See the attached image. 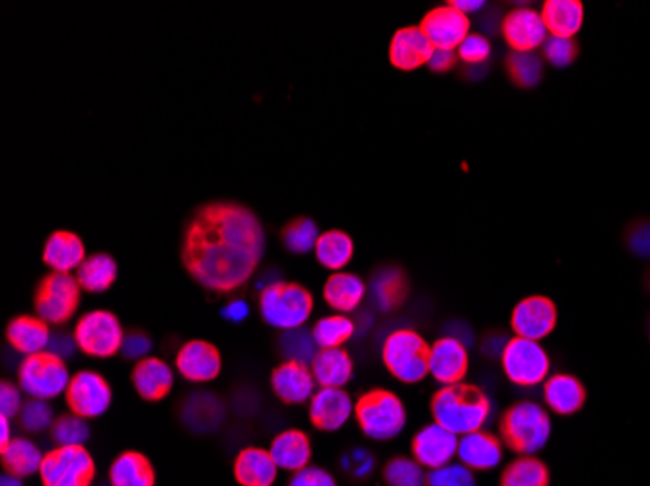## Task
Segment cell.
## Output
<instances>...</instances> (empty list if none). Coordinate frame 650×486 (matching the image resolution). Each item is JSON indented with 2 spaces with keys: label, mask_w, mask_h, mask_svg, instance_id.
Segmentation results:
<instances>
[{
  "label": "cell",
  "mask_w": 650,
  "mask_h": 486,
  "mask_svg": "<svg viewBox=\"0 0 650 486\" xmlns=\"http://www.w3.org/2000/svg\"><path fill=\"white\" fill-rule=\"evenodd\" d=\"M265 253V230L250 208L217 201L197 210L183 242V265L203 289L230 294L252 279Z\"/></svg>",
  "instance_id": "1"
},
{
  "label": "cell",
  "mask_w": 650,
  "mask_h": 486,
  "mask_svg": "<svg viewBox=\"0 0 650 486\" xmlns=\"http://www.w3.org/2000/svg\"><path fill=\"white\" fill-rule=\"evenodd\" d=\"M434 423L441 424L456 436L481 430L491 416L489 397L468 384L444 386L433 397Z\"/></svg>",
  "instance_id": "2"
},
{
  "label": "cell",
  "mask_w": 650,
  "mask_h": 486,
  "mask_svg": "<svg viewBox=\"0 0 650 486\" xmlns=\"http://www.w3.org/2000/svg\"><path fill=\"white\" fill-rule=\"evenodd\" d=\"M501 434L510 450L520 455H533L550 441V414L533 401L516 403L503 416Z\"/></svg>",
  "instance_id": "3"
},
{
  "label": "cell",
  "mask_w": 650,
  "mask_h": 486,
  "mask_svg": "<svg viewBox=\"0 0 650 486\" xmlns=\"http://www.w3.org/2000/svg\"><path fill=\"white\" fill-rule=\"evenodd\" d=\"M260 309L267 324L280 329H300L306 324L308 317L314 309V297L304 287L285 280H275L269 287L262 290Z\"/></svg>",
  "instance_id": "4"
},
{
  "label": "cell",
  "mask_w": 650,
  "mask_h": 486,
  "mask_svg": "<svg viewBox=\"0 0 650 486\" xmlns=\"http://www.w3.org/2000/svg\"><path fill=\"white\" fill-rule=\"evenodd\" d=\"M357 421L371 440L388 441L404 433L407 424L406 406L396 393L386 389L369 391L357 401Z\"/></svg>",
  "instance_id": "5"
},
{
  "label": "cell",
  "mask_w": 650,
  "mask_h": 486,
  "mask_svg": "<svg viewBox=\"0 0 650 486\" xmlns=\"http://www.w3.org/2000/svg\"><path fill=\"white\" fill-rule=\"evenodd\" d=\"M429 352L431 347L421 335L398 329L384 342L382 359L394 378L404 384H419L429 374Z\"/></svg>",
  "instance_id": "6"
},
{
  "label": "cell",
  "mask_w": 650,
  "mask_h": 486,
  "mask_svg": "<svg viewBox=\"0 0 650 486\" xmlns=\"http://www.w3.org/2000/svg\"><path fill=\"white\" fill-rule=\"evenodd\" d=\"M19 381L20 389L32 399L49 401L67 393L71 376L63 359L46 351L24 359L20 364Z\"/></svg>",
  "instance_id": "7"
},
{
  "label": "cell",
  "mask_w": 650,
  "mask_h": 486,
  "mask_svg": "<svg viewBox=\"0 0 650 486\" xmlns=\"http://www.w3.org/2000/svg\"><path fill=\"white\" fill-rule=\"evenodd\" d=\"M94 475L96 465L84 446H57L39 469L44 486H91Z\"/></svg>",
  "instance_id": "8"
},
{
  "label": "cell",
  "mask_w": 650,
  "mask_h": 486,
  "mask_svg": "<svg viewBox=\"0 0 650 486\" xmlns=\"http://www.w3.org/2000/svg\"><path fill=\"white\" fill-rule=\"evenodd\" d=\"M506 378L520 388H533L550 376L551 362L542 344L515 337L506 344L501 356Z\"/></svg>",
  "instance_id": "9"
},
{
  "label": "cell",
  "mask_w": 650,
  "mask_h": 486,
  "mask_svg": "<svg viewBox=\"0 0 650 486\" xmlns=\"http://www.w3.org/2000/svg\"><path fill=\"white\" fill-rule=\"evenodd\" d=\"M74 341L84 354L94 359H109L118 354L125 341L118 317L111 312H91L74 327Z\"/></svg>",
  "instance_id": "10"
},
{
  "label": "cell",
  "mask_w": 650,
  "mask_h": 486,
  "mask_svg": "<svg viewBox=\"0 0 650 486\" xmlns=\"http://www.w3.org/2000/svg\"><path fill=\"white\" fill-rule=\"evenodd\" d=\"M81 304V284L73 275L51 272L41 280L36 294L37 317L46 324H67Z\"/></svg>",
  "instance_id": "11"
},
{
  "label": "cell",
  "mask_w": 650,
  "mask_h": 486,
  "mask_svg": "<svg viewBox=\"0 0 650 486\" xmlns=\"http://www.w3.org/2000/svg\"><path fill=\"white\" fill-rule=\"evenodd\" d=\"M64 397L76 416L98 418L101 414L108 413L113 393L108 381L101 378L100 374L84 369L71 378Z\"/></svg>",
  "instance_id": "12"
},
{
  "label": "cell",
  "mask_w": 650,
  "mask_h": 486,
  "mask_svg": "<svg viewBox=\"0 0 650 486\" xmlns=\"http://www.w3.org/2000/svg\"><path fill=\"white\" fill-rule=\"evenodd\" d=\"M503 37L513 53H535L547 41L550 32L545 27L542 12L520 7L506 14L503 20Z\"/></svg>",
  "instance_id": "13"
},
{
  "label": "cell",
  "mask_w": 650,
  "mask_h": 486,
  "mask_svg": "<svg viewBox=\"0 0 650 486\" xmlns=\"http://www.w3.org/2000/svg\"><path fill=\"white\" fill-rule=\"evenodd\" d=\"M419 27L434 49L456 51L461 41L470 36V19L452 4L431 10Z\"/></svg>",
  "instance_id": "14"
},
{
  "label": "cell",
  "mask_w": 650,
  "mask_h": 486,
  "mask_svg": "<svg viewBox=\"0 0 650 486\" xmlns=\"http://www.w3.org/2000/svg\"><path fill=\"white\" fill-rule=\"evenodd\" d=\"M513 329L516 337L542 341L557 325V307L550 297H525L513 312Z\"/></svg>",
  "instance_id": "15"
},
{
  "label": "cell",
  "mask_w": 650,
  "mask_h": 486,
  "mask_svg": "<svg viewBox=\"0 0 650 486\" xmlns=\"http://www.w3.org/2000/svg\"><path fill=\"white\" fill-rule=\"evenodd\" d=\"M470 366V356L464 342L454 337H443L434 342L429 352V374L438 384L456 386L466 378Z\"/></svg>",
  "instance_id": "16"
},
{
  "label": "cell",
  "mask_w": 650,
  "mask_h": 486,
  "mask_svg": "<svg viewBox=\"0 0 650 486\" xmlns=\"http://www.w3.org/2000/svg\"><path fill=\"white\" fill-rule=\"evenodd\" d=\"M460 436L452 434L441 424H429L413 438V458L425 469H441L458 458Z\"/></svg>",
  "instance_id": "17"
},
{
  "label": "cell",
  "mask_w": 650,
  "mask_h": 486,
  "mask_svg": "<svg viewBox=\"0 0 650 486\" xmlns=\"http://www.w3.org/2000/svg\"><path fill=\"white\" fill-rule=\"evenodd\" d=\"M352 411L351 397L344 388H320L310 403V421L317 430L335 433L344 428Z\"/></svg>",
  "instance_id": "18"
},
{
  "label": "cell",
  "mask_w": 650,
  "mask_h": 486,
  "mask_svg": "<svg viewBox=\"0 0 650 486\" xmlns=\"http://www.w3.org/2000/svg\"><path fill=\"white\" fill-rule=\"evenodd\" d=\"M272 386L285 403L300 405L316 396L317 384L308 364L287 361L273 372Z\"/></svg>",
  "instance_id": "19"
},
{
  "label": "cell",
  "mask_w": 650,
  "mask_h": 486,
  "mask_svg": "<svg viewBox=\"0 0 650 486\" xmlns=\"http://www.w3.org/2000/svg\"><path fill=\"white\" fill-rule=\"evenodd\" d=\"M176 368L190 381H210L217 378L222 368L220 352L210 342L191 341L181 347L176 356Z\"/></svg>",
  "instance_id": "20"
},
{
  "label": "cell",
  "mask_w": 650,
  "mask_h": 486,
  "mask_svg": "<svg viewBox=\"0 0 650 486\" xmlns=\"http://www.w3.org/2000/svg\"><path fill=\"white\" fill-rule=\"evenodd\" d=\"M434 47L426 39L421 27H404L396 32L389 46V61L399 71H416L423 64H429L433 57Z\"/></svg>",
  "instance_id": "21"
},
{
  "label": "cell",
  "mask_w": 650,
  "mask_h": 486,
  "mask_svg": "<svg viewBox=\"0 0 650 486\" xmlns=\"http://www.w3.org/2000/svg\"><path fill=\"white\" fill-rule=\"evenodd\" d=\"M458 460L471 471H491L503 461V444L483 430L464 434L458 441Z\"/></svg>",
  "instance_id": "22"
},
{
  "label": "cell",
  "mask_w": 650,
  "mask_h": 486,
  "mask_svg": "<svg viewBox=\"0 0 650 486\" xmlns=\"http://www.w3.org/2000/svg\"><path fill=\"white\" fill-rule=\"evenodd\" d=\"M543 399L553 413L575 414L587 403V389L580 379L569 374H557L545 379Z\"/></svg>",
  "instance_id": "23"
},
{
  "label": "cell",
  "mask_w": 650,
  "mask_h": 486,
  "mask_svg": "<svg viewBox=\"0 0 650 486\" xmlns=\"http://www.w3.org/2000/svg\"><path fill=\"white\" fill-rule=\"evenodd\" d=\"M51 331L49 324H46L41 317L20 316L12 319L7 329V339L14 351H19L24 356L46 352L51 341Z\"/></svg>",
  "instance_id": "24"
},
{
  "label": "cell",
  "mask_w": 650,
  "mask_h": 486,
  "mask_svg": "<svg viewBox=\"0 0 650 486\" xmlns=\"http://www.w3.org/2000/svg\"><path fill=\"white\" fill-rule=\"evenodd\" d=\"M84 262H86V250L79 235L71 232H55L47 240L44 263L49 269H53V272L71 275V270L81 269Z\"/></svg>",
  "instance_id": "25"
},
{
  "label": "cell",
  "mask_w": 650,
  "mask_h": 486,
  "mask_svg": "<svg viewBox=\"0 0 650 486\" xmlns=\"http://www.w3.org/2000/svg\"><path fill=\"white\" fill-rule=\"evenodd\" d=\"M133 386L146 401H160L172 391L173 369L160 359H145L133 369Z\"/></svg>",
  "instance_id": "26"
},
{
  "label": "cell",
  "mask_w": 650,
  "mask_h": 486,
  "mask_svg": "<svg viewBox=\"0 0 650 486\" xmlns=\"http://www.w3.org/2000/svg\"><path fill=\"white\" fill-rule=\"evenodd\" d=\"M277 471L272 453L262 448H245L236 458V481L242 486H273Z\"/></svg>",
  "instance_id": "27"
},
{
  "label": "cell",
  "mask_w": 650,
  "mask_h": 486,
  "mask_svg": "<svg viewBox=\"0 0 650 486\" xmlns=\"http://www.w3.org/2000/svg\"><path fill=\"white\" fill-rule=\"evenodd\" d=\"M542 19L550 36L573 39L585 24V7L580 0H547Z\"/></svg>",
  "instance_id": "28"
},
{
  "label": "cell",
  "mask_w": 650,
  "mask_h": 486,
  "mask_svg": "<svg viewBox=\"0 0 650 486\" xmlns=\"http://www.w3.org/2000/svg\"><path fill=\"white\" fill-rule=\"evenodd\" d=\"M366 296V284L351 272H335L325 282L324 297L327 306L334 307L337 314H351L361 306Z\"/></svg>",
  "instance_id": "29"
},
{
  "label": "cell",
  "mask_w": 650,
  "mask_h": 486,
  "mask_svg": "<svg viewBox=\"0 0 650 486\" xmlns=\"http://www.w3.org/2000/svg\"><path fill=\"white\" fill-rule=\"evenodd\" d=\"M269 453L273 461L277 463V467L290 473H299L310 463L312 446H310V438L302 430H285L273 440Z\"/></svg>",
  "instance_id": "30"
},
{
  "label": "cell",
  "mask_w": 650,
  "mask_h": 486,
  "mask_svg": "<svg viewBox=\"0 0 650 486\" xmlns=\"http://www.w3.org/2000/svg\"><path fill=\"white\" fill-rule=\"evenodd\" d=\"M320 388H344L352 378V361L344 349H320L310 364Z\"/></svg>",
  "instance_id": "31"
},
{
  "label": "cell",
  "mask_w": 650,
  "mask_h": 486,
  "mask_svg": "<svg viewBox=\"0 0 650 486\" xmlns=\"http://www.w3.org/2000/svg\"><path fill=\"white\" fill-rule=\"evenodd\" d=\"M154 481L153 463L136 451L121 453L109 469L111 486H154Z\"/></svg>",
  "instance_id": "32"
},
{
  "label": "cell",
  "mask_w": 650,
  "mask_h": 486,
  "mask_svg": "<svg viewBox=\"0 0 650 486\" xmlns=\"http://www.w3.org/2000/svg\"><path fill=\"white\" fill-rule=\"evenodd\" d=\"M0 453H2V465L7 469V473L20 478L32 477L39 473L46 458L36 444L26 438H14L7 448H2Z\"/></svg>",
  "instance_id": "33"
},
{
  "label": "cell",
  "mask_w": 650,
  "mask_h": 486,
  "mask_svg": "<svg viewBox=\"0 0 650 486\" xmlns=\"http://www.w3.org/2000/svg\"><path fill=\"white\" fill-rule=\"evenodd\" d=\"M407 294V280L404 272L394 267L382 269L371 282V296L374 306L382 312H392L404 304Z\"/></svg>",
  "instance_id": "34"
},
{
  "label": "cell",
  "mask_w": 650,
  "mask_h": 486,
  "mask_svg": "<svg viewBox=\"0 0 650 486\" xmlns=\"http://www.w3.org/2000/svg\"><path fill=\"white\" fill-rule=\"evenodd\" d=\"M118 279V263L108 253H96L86 257L81 269L76 270V280L81 289L88 292H106Z\"/></svg>",
  "instance_id": "35"
},
{
  "label": "cell",
  "mask_w": 650,
  "mask_h": 486,
  "mask_svg": "<svg viewBox=\"0 0 650 486\" xmlns=\"http://www.w3.org/2000/svg\"><path fill=\"white\" fill-rule=\"evenodd\" d=\"M316 257L320 265L325 269L339 270L345 269L351 263L354 255V243L351 235L345 234L341 230H329L320 235L316 243Z\"/></svg>",
  "instance_id": "36"
},
{
  "label": "cell",
  "mask_w": 650,
  "mask_h": 486,
  "mask_svg": "<svg viewBox=\"0 0 650 486\" xmlns=\"http://www.w3.org/2000/svg\"><path fill=\"white\" fill-rule=\"evenodd\" d=\"M501 486H550V471L542 461L525 455L505 469Z\"/></svg>",
  "instance_id": "37"
},
{
  "label": "cell",
  "mask_w": 650,
  "mask_h": 486,
  "mask_svg": "<svg viewBox=\"0 0 650 486\" xmlns=\"http://www.w3.org/2000/svg\"><path fill=\"white\" fill-rule=\"evenodd\" d=\"M312 335L316 339L317 349H341L345 342L354 335V324H352L351 317L344 316V314L322 317L314 325Z\"/></svg>",
  "instance_id": "38"
},
{
  "label": "cell",
  "mask_w": 650,
  "mask_h": 486,
  "mask_svg": "<svg viewBox=\"0 0 650 486\" xmlns=\"http://www.w3.org/2000/svg\"><path fill=\"white\" fill-rule=\"evenodd\" d=\"M280 351L287 356V361L312 364L320 349H317L312 331L300 327V329L285 331V335L280 337Z\"/></svg>",
  "instance_id": "39"
},
{
  "label": "cell",
  "mask_w": 650,
  "mask_h": 486,
  "mask_svg": "<svg viewBox=\"0 0 650 486\" xmlns=\"http://www.w3.org/2000/svg\"><path fill=\"white\" fill-rule=\"evenodd\" d=\"M506 64L510 78L522 88H533L542 81L543 61L538 53H513Z\"/></svg>",
  "instance_id": "40"
},
{
  "label": "cell",
  "mask_w": 650,
  "mask_h": 486,
  "mask_svg": "<svg viewBox=\"0 0 650 486\" xmlns=\"http://www.w3.org/2000/svg\"><path fill=\"white\" fill-rule=\"evenodd\" d=\"M320 232H317V226L314 220L310 218H299V220H292L285 232H282V242L287 245V250L292 253L312 252L316 250L317 240H320Z\"/></svg>",
  "instance_id": "41"
},
{
  "label": "cell",
  "mask_w": 650,
  "mask_h": 486,
  "mask_svg": "<svg viewBox=\"0 0 650 486\" xmlns=\"http://www.w3.org/2000/svg\"><path fill=\"white\" fill-rule=\"evenodd\" d=\"M384 478L389 486H425V467L417 460L396 458L389 461L384 471Z\"/></svg>",
  "instance_id": "42"
},
{
  "label": "cell",
  "mask_w": 650,
  "mask_h": 486,
  "mask_svg": "<svg viewBox=\"0 0 650 486\" xmlns=\"http://www.w3.org/2000/svg\"><path fill=\"white\" fill-rule=\"evenodd\" d=\"M51 434L57 446H84L91 438V428L86 424V418L76 414H67V416H59V421H55Z\"/></svg>",
  "instance_id": "43"
},
{
  "label": "cell",
  "mask_w": 650,
  "mask_h": 486,
  "mask_svg": "<svg viewBox=\"0 0 650 486\" xmlns=\"http://www.w3.org/2000/svg\"><path fill=\"white\" fill-rule=\"evenodd\" d=\"M20 424L27 433H44L47 428H53V409L44 399H29L22 406L19 414Z\"/></svg>",
  "instance_id": "44"
},
{
  "label": "cell",
  "mask_w": 650,
  "mask_h": 486,
  "mask_svg": "<svg viewBox=\"0 0 650 486\" xmlns=\"http://www.w3.org/2000/svg\"><path fill=\"white\" fill-rule=\"evenodd\" d=\"M426 486H476V477L464 463H448L426 473Z\"/></svg>",
  "instance_id": "45"
},
{
  "label": "cell",
  "mask_w": 650,
  "mask_h": 486,
  "mask_svg": "<svg viewBox=\"0 0 650 486\" xmlns=\"http://www.w3.org/2000/svg\"><path fill=\"white\" fill-rule=\"evenodd\" d=\"M542 49L545 61L557 69H565V66L575 63V59H577L578 47L575 39L550 36Z\"/></svg>",
  "instance_id": "46"
},
{
  "label": "cell",
  "mask_w": 650,
  "mask_h": 486,
  "mask_svg": "<svg viewBox=\"0 0 650 486\" xmlns=\"http://www.w3.org/2000/svg\"><path fill=\"white\" fill-rule=\"evenodd\" d=\"M456 54L460 57L464 63L483 64L491 57V44L485 36L470 34L461 41V46L456 49Z\"/></svg>",
  "instance_id": "47"
},
{
  "label": "cell",
  "mask_w": 650,
  "mask_h": 486,
  "mask_svg": "<svg viewBox=\"0 0 650 486\" xmlns=\"http://www.w3.org/2000/svg\"><path fill=\"white\" fill-rule=\"evenodd\" d=\"M289 486H337L332 473L325 469L310 467L302 469L290 478Z\"/></svg>",
  "instance_id": "48"
},
{
  "label": "cell",
  "mask_w": 650,
  "mask_h": 486,
  "mask_svg": "<svg viewBox=\"0 0 650 486\" xmlns=\"http://www.w3.org/2000/svg\"><path fill=\"white\" fill-rule=\"evenodd\" d=\"M153 349V342L151 339L143 333H131L125 335V341H123V347H121V352H123V356L129 359V361H145L148 359V352Z\"/></svg>",
  "instance_id": "49"
},
{
  "label": "cell",
  "mask_w": 650,
  "mask_h": 486,
  "mask_svg": "<svg viewBox=\"0 0 650 486\" xmlns=\"http://www.w3.org/2000/svg\"><path fill=\"white\" fill-rule=\"evenodd\" d=\"M22 406H24V403H22L20 389L9 384V381H2V386H0V411H2V416L14 418V416H19Z\"/></svg>",
  "instance_id": "50"
},
{
  "label": "cell",
  "mask_w": 650,
  "mask_h": 486,
  "mask_svg": "<svg viewBox=\"0 0 650 486\" xmlns=\"http://www.w3.org/2000/svg\"><path fill=\"white\" fill-rule=\"evenodd\" d=\"M627 243L637 257L650 259V222L633 226L631 232L627 235Z\"/></svg>",
  "instance_id": "51"
},
{
  "label": "cell",
  "mask_w": 650,
  "mask_h": 486,
  "mask_svg": "<svg viewBox=\"0 0 650 486\" xmlns=\"http://www.w3.org/2000/svg\"><path fill=\"white\" fill-rule=\"evenodd\" d=\"M344 469L351 471L354 477H366L374 469V458L369 451L354 450L351 455H345Z\"/></svg>",
  "instance_id": "52"
},
{
  "label": "cell",
  "mask_w": 650,
  "mask_h": 486,
  "mask_svg": "<svg viewBox=\"0 0 650 486\" xmlns=\"http://www.w3.org/2000/svg\"><path fill=\"white\" fill-rule=\"evenodd\" d=\"M79 349V344L74 341V337L71 335L64 333H53L51 335V341H49V347H47V351L53 352L55 356H59V359H71L74 352Z\"/></svg>",
  "instance_id": "53"
},
{
  "label": "cell",
  "mask_w": 650,
  "mask_h": 486,
  "mask_svg": "<svg viewBox=\"0 0 650 486\" xmlns=\"http://www.w3.org/2000/svg\"><path fill=\"white\" fill-rule=\"evenodd\" d=\"M456 59H458L456 51L434 49L433 57L429 61V66H431V71H434V73H446V71H450L452 66L456 64Z\"/></svg>",
  "instance_id": "54"
},
{
  "label": "cell",
  "mask_w": 650,
  "mask_h": 486,
  "mask_svg": "<svg viewBox=\"0 0 650 486\" xmlns=\"http://www.w3.org/2000/svg\"><path fill=\"white\" fill-rule=\"evenodd\" d=\"M222 316L232 324H242L250 316V306L245 304L244 300H234L222 309Z\"/></svg>",
  "instance_id": "55"
},
{
  "label": "cell",
  "mask_w": 650,
  "mask_h": 486,
  "mask_svg": "<svg viewBox=\"0 0 650 486\" xmlns=\"http://www.w3.org/2000/svg\"><path fill=\"white\" fill-rule=\"evenodd\" d=\"M508 341H510V339H505L503 335L489 337V341L485 342V352H488L489 356H503V352H505Z\"/></svg>",
  "instance_id": "56"
},
{
  "label": "cell",
  "mask_w": 650,
  "mask_h": 486,
  "mask_svg": "<svg viewBox=\"0 0 650 486\" xmlns=\"http://www.w3.org/2000/svg\"><path fill=\"white\" fill-rule=\"evenodd\" d=\"M450 4L454 9L460 10L461 14H466V16L479 12L485 7V2H481V0H454Z\"/></svg>",
  "instance_id": "57"
},
{
  "label": "cell",
  "mask_w": 650,
  "mask_h": 486,
  "mask_svg": "<svg viewBox=\"0 0 650 486\" xmlns=\"http://www.w3.org/2000/svg\"><path fill=\"white\" fill-rule=\"evenodd\" d=\"M10 418H7V416H2V418H0V426H2V428H0V448H7V446H9L10 441V423H9Z\"/></svg>",
  "instance_id": "58"
},
{
  "label": "cell",
  "mask_w": 650,
  "mask_h": 486,
  "mask_svg": "<svg viewBox=\"0 0 650 486\" xmlns=\"http://www.w3.org/2000/svg\"><path fill=\"white\" fill-rule=\"evenodd\" d=\"M0 486H24L22 485V481L16 475H10V473H4L2 475V481H0Z\"/></svg>",
  "instance_id": "59"
}]
</instances>
